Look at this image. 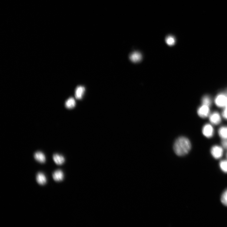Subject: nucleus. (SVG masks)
<instances>
[{
    "label": "nucleus",
    "mask_w": 227,
    "mask_h": 227,
    "mask_svg": "<svg viewBox=\"0 0 227 227\" xmlns=\"http://www.w3.org/2000/svg\"><path fill=\"white\" fill-rule=\"evenodd\" d=\"M222 115L218 112H214L211 113L209 116L210 123L213 125H218L222 121Z\"/></svg>",
    "instance_id": "obj_5"
},
{
    "label": "nucleus",
    "mask_w": 227,
    "mask_h": 227,
    "mask_svg": "<svg viewBox=\"0 0 227 227\" xmlns=\"http://www.w3.org/2000/svg\"><path fill=\"white\" fill-rule=\"evenodd\" d=\"M202 104L210 106L211 104V101L208 96H205L203 97L202 100Z\"/></svg>",
    "instance_id": "obj_18"
},
{
    "label": "nucleus",
    "mask_w": 227,
    "mask_h": 227,
    "mask_svg": "<svg viewBox=\"0 0 227 227\" xmlns=\"http://www.w3.org/2000/svg\"><path fill=\"white\" fill-rule=\"evenodd\" d=\"M226 159H227V152L226 153Z\"/></svg>",
    "instance_id": "obj_20"
},
{
    "label": "nucleus",
    "mask_w": 227,
    "mask_h": 227,
    "mask_svg": "<svg viewBox=\"0 0 227 227\" xmlns=\"http://www.w3.org/2000/svg\"><path fill=\"white\" fill-rule=\"evenodd\" d=\"M76 102L74 99L72 97L69 98L65 102V106L68 109H71L75 106Z\"/></svg>",
    "instance_id": "obj_14"
},
{
    "label": "nucleus",
    "mask_w": 227,
    "mask_h": 227,
    "mask_svg": "<svg viewBox=\"0 0 227 227\" xmlns=\"http://www.w3.org/2000/svg\"><path fill=\"white\" fill-rule=\"evenodd\" d=\"M219 166L223 172L227 173V159L221 160L219 163Z\"/></svg>",
    "instance_id": "obj_15"
},
{
    "label": "nucleus",
    "mask_w": 227,
    "mask_h": 227,
    "mask_svg": "<svg viewBox=\"0 0 227 227\" xmlns=\"http://www.w3.org/2000/svg\"><path fill=\"white\" fill-rule=\"evenodd\" d=\"M192 144L190 140L185 137H180L175 141L173 146L175 153L180 156L189 153L192 149Z\"/></svg>",
    "instance_id": "obj_1"
},
{
    "label": "nucleus",
    "mask_w": 227,
    "mask_h": 227,
    "mask_svg": "<svg viewBox=\"0 0 227 227\" xmlns=\"http://www.w3.org/2000/svg\"><path fill=\"white\" fill-rule=\"evenodd\" d=\"M221 145L224 149L227 150V140H222Z\"/></svg>",
    "instance_id": "obj_19"
},
{
    "label": "nucleus",
    "mask_w": 227,
    "mask_h": 227,
    "mask_svg": "<svg viewBox=\"0 0 227 227\" xmlns=\"http://www.w3.org/2000/svg\"><path fill=\"white\" fill-rule=\"evenodd\" d=\"M37 183L39 185H43L45 184L47 182V179L45 175L42 173H38L36 177Z\"/></svg>",
    "instance_id": "obj_11"
},
{
    "label": "nucleus",
    "mask_w": 227,
    "mask_h": 227,
    "mask_svg": "<svg viewBox=\"0 0 227 227\" xmlns=\"http://www.w3.org/2000/svg\"><path fill=\"white\" fill-rule=\"evenodd\" d=\"M214 102L217 106L224 108L227 106V96L224 94H220L216 97Z\"/></svg>",
    "instance_id": "obj_6"
},
{
    "label": "nucleus",
    "mask_w": 227,
    "mask_h": 227,
    "mask_svg": "<svg viewBox=\"0 0 227 227\" xmlns=\"http://www.w3.org/2000/svg\"><path fill=\"white\" fill-rule=\"evenodd\" d=\"M197 113L200 117L203 119L209 117L211 113L210 107L202 104L197 108Z\"/></svg>",
    "instance_id": "obj_4"
},
{
    "label": "nucleus",
    "mask_w": 227,
    "mask_h": 227,
    "mask_svg": "<svg viewBox=\"0 0 227 227\" xmlns=\"http://www.w3.org/2000/svg\"><path fill=\"white\" fill-rule=\"evenodd\" d=\"M53 160L58 165L63 164L65 162V159L63 156L58 154H55L53 157Z\"/></svg>",
    "instance_id": "obj_13"
},
{
    "label": "nucleus",
    "mask_w": 227,
    "mask_h": 227,
    "mask_svg": "<svg viewBox=\"0 0 227 227\" xmlns=\"http://www.w3.org/2000/svg\"><path fill=\"white\" fill-rule=\"evenodd\" d=\"M34 157L37 161L41 163H44L46 161V158L45 155L40 152H36L34 154Z\"/></svg>",
    "instance_id": "obj_12"
},
{
    "label": "nucleus",
    "mask_w": 227,
    "mask_h": 227,
    "mask_svg": "<svg viewBox=\"0 0 227 227\" xmlns=\"http://www.w3.org/2000/svg\"><path fill=\"white\" fill-rule=\"evenodd\" d=\"M218 132L222 140H227V126H223L220 127Z\"/></svg>",
    "instance_id": "obj_9"
},
{
    "label": "nucleus",
    "mask_w": 227,
    "mask_h": 227,
    "mask_svg": "<svg viewBox=\"0 0 227 227\" xmlns=\"http://www.w3.org/2000/svg\"><path fill=\"white\" fill-rule=\"evenodd\" d=\"M221 201L224 205L227 207V189L223 192L221 197Z\"/></svg>",
    "instance_id": "obj_17"
},
{
    "label": "nucleus",
    "mask_w": 227,
    "mask_h": 227,
    "mask_svg": "<svg viewBox=\"0 0 227 227\" xmlns=\"http://www.w3.org/2000/svg\"><path fill=\"white\" fill-rule=\"evenodd\" d=\"M130 60L133 62L137 63L140 61L142 58V56L141 53L137 52H134L132 53L130 56Z\"/></svg>",
    "instance_id": "obj_7"
},
{
    "label": "nucleus",
    "mask_w": 227,
    "mask_h": 227,
    "mask_svg": "<svg viewBox=\"0 0 227 227\" xmlns=\"http://www.w3.org/2000/svg\"><path fill=\"white\" fill-rule=\"evenodd\" d=\"M213 126L210 123H207L202 127V134L207 139H211L214 135L215 131Z\"/></svg>",
    "instance_id": "obj_3"
},
{
    "label": "nucleus",
    "mask_w": 227,
    "mask_h": 227,
    "mask_svg": "<svg viewBox=\"0 0 227 227\" xmlns=\"http://www.w3.org/2000/svg\"><path fill=\"white\" fill-rule=\"evenodd\" d=\"M85 91V88L82 86H78L76 89L75 91V97L78 100L82 98Z\"/></svg>",
    "instance_id": "obj_10"
},
{
    "label": "nucleus",
    "mask_w": 227,
    "mask_h": 227,
    "mask_svg": "<svg viewBox=\"0 0 227 227\" xmlns=\"http://www.w3.org/2000/svg\"><path fill=\"white\" fill-rule=\"evenodd\" d=\"M224 149L222 145H214L211 148L210 152L214 158L215 159H219L223 156Z\"/></svg>",
    "instance_id": "obj_2"
},
{
    "label": "nucleus",
    "mask_w": 227,
    "mask_h": 227,
    "mask_svg": "<svg viewBox=\"0 0 227 227\" xmlns=\"http://www.w3.org/2000/svg\"><path fill=\"white\" fill-rule=\"evenodd\" d=\"M166 42L168 45L170 46H172L175 43V39L173 36L169 35L166 37Z\"/></svg>",
    "instance_id": "obj_16"
},
{
    "label": "nucleus",
    "mask_w": 227,
    "mask_h": 227,
    "mask_svg": "<svg viewBox=\"0 0 227 227\" xmlns=\"http://www.w3.org/2000/svg\"><path fill=\"white\" fill-rule=\"evenodd\" d=\"M64 174L62 171L58 170L55 171L53 174L54 180L57 182H60L64 179Z\"/></svg>",
    "instance_id": "obj_8"
}]
</instances>
